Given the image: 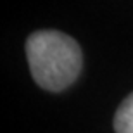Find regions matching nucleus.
Wrapping results in <instances>:
<instances>
[{"label":"nucleus","instance_id":"2","mask_svg":"<svg viewBox=\"0 0 133 133\" xmlns=\"http://www.w3.org/2000/svg\"><path fill=\"white\" fill-rule=\"evenodd\" d=\"M116 133H133V92L121 102L114 114Z\"/></svg>","mask_w":133,"mask_h":133},{"label":"nucleus","instance_id":"1","mask_svg":"<svg viewBox=\"0 0 133 133\" xmlns=\"http://www.w3.org/2000/svg\"><path fill=\"white\" fill-rule=\"evenodd\" d=\"M26 57L33 79L49 92H61L73 85L83 64L76 40L55 30L30 35L26 40Z\"/></svg>","mask_w":133,"mask_h":133}]
</instances>
